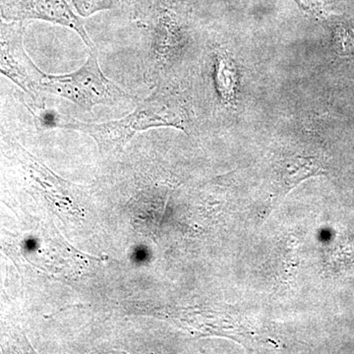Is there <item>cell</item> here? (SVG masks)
I'll return each mask as SVG.
<instances>
[{
    "label": "cell",
    "mask_w": 354,
    "mask_h": 354,
    "mask_svg": "<svg viewBox=\"0 0 354 354\" xmlns=\"http://www.w3.org/2000/svg\"><path fill=\"white\" fill-rule=\"evenodd\" d=\"M0 16L7 21L38 19L65 26L75 31L88 48H95L84 21L67 0H0Z\"/></svg>",
    "instance_id": "4"
},
{
    "label": "cell",
    "mask_w": 354,
    "mask_h": 354,
    "mask_svg": "<svg viewBox=\"0 0 354 354\" xmlns=\"http://www.w3.org/2000/svg\"><path fill=\"white\" fill-rule=\"evenodd\" d=\"M22 21H7L0 16V74L17 84L35 101L41 95L44 73L26 53Z\"/></svg>",
    "instance_id": "3"
},
{
    "label": "cell",
    "mask_w": 354,
    "mask_h": 354,
    "mask_svg": "<svg viewBox=\"0 0 354 354\" xmlns=\"http://www.w3.org/2000/svg\"><path fill=\"white\" fill-rule=\"evenodd\" d=\"M307 12L318 19H328L332 14V0H297Z\"/></svg>",
    "instance_id": "8"
},
{
    "label": "cell",
    "mask_w": 354,
    "mask_h": 354,
    "mask_svg": "<svg viewBox=\"0 0 354 354\" xmlns=\"http://www.w3.org/2000/svg\"><path fill=\"white\" fill-rule=\"evenodd\" d=\"M41 90V94L46 93L64 97L88 113L95 106H113L135 101L133 95L102 73L95 48H90L87 62L76 71L65 75L44 74Z\"/></svg>",
    "instance_id": "2"
},
{
    "label": "cell",
    "mask_w": 354,
    "mask_h": 354,
    "mask_svg": "<svg viewBox=\"0 0 354 354\" xmlns=\"http://www.w3.org/2000/svg\"><path fill=\"white\" fill-rule=\"evenodd\" d=\"M335 51L339 57L354 58V31L346 25H339L334 32Z\"/></svg>",
    "instance_id": "6"
},
{
    "label": "cell",
    "mask_w": 354,
    "mask_h": 354,
    "mask_svg": "<svg viewBox=\"0 0 354 354\" xmlns=\"http://www.w3.org/2000/svg\"><path fill=\"white\" fill-rule=\"evenodd\" d=\"M118 1V0H71V3L79 15L88 17L97 11L114 8Z\"/></svg>",
    "instance_id": "7"
},
{
    "label": "cell",
    "mask_w": 354,
    "mask_h": 354,
    "mask_svg": "<svg viewBox=\"0 0 354 354\" xmlns=\"http://www.w3.org/2000/svg\"><path fill=\"white\" fill-rule=\"evenodd\" d=\"M218 84L221 97L230 101L234 95L235 74L234 65L227 57L218 58Z\"/></svg>",
    "instance_id": "5"
},
{
    "label": "cell",
    "mask_w": 354,
    "mask_h": 354,
    "mask_svg": "<svg viewBox=\"0 0 354 354\" xmlns=\"http://www.w3.org/2000/svg\"><path fill=\"white\" fill-rule=\"evenodd\" d=\"M186 124L187 113L180 97L167 91H156L121 120L99 124L72 120L57 127L90 135L100 152L111 153L121 150L136 133L162 127L184 130Z\"/></svg>",
    "instance_id": "1"
}]
</instances>
